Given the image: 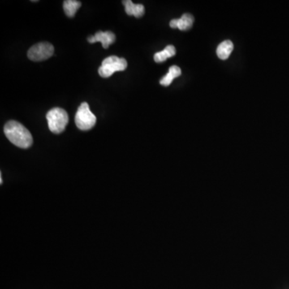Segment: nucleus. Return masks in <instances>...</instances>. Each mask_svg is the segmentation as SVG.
<instances>
[{"instance_id": "nucleus-1", "label": "nucleus", "mask_w": 289, "mask_h": 289, "mask_svg": "<svg viewBox=\"0 0 289 289\" xmlns=\"http://www.w3.org/2000/svg\"><path fill=\"white\" fill-rule=\"evenodd\" d=\"M4 134L12 144L22 149L29 148L33 143L29 130L16 121H10L5 125Z\"/></svg>"}, {"instance_id": "nucleus-2", "label": "nucleus", "mask_w": 289, "mask_h": 289, "mask_svg": "<svg viewBox=\"0 0 289 289\" xmlns=\"http://www.w3.org/2000/svg\"><path fill=\"white\" fill-rule=\"evenodd\" d=\"M48 128L53 134H61L69 123L67 112L61 108H54L48 111L46 115Z\"/></svg>"}, {"instance_id": "nucleus-3", "label": "nucleus", "mask_w": 289, "mask_h": 289, "mask_svg": "<svg viewBox=\"0 0 289 289\" xmlns=\"http://www.w3.org/2000/svg\"><path fill=\"white\" fill-rule=\"evenodd\" d=\"M75 122L77 128L83 131H87L94 127L96 122V116L91 112L88 103L83 102L78 108Z\"/></svg>"}, {"instance_id": "nucleus-4", "label": "nucleus", "mask_w": 289, "mask_h": 289, "mask_svg": "<svg viewBox=\"0 0 289 289\" xmlns=\"http://www.w3.org/2000/svg\"><path fill=\"white\" fill-rule=\"evenodd\" d=\"M127 68V61L124 58L111 56L103 61L101 67L99 68V75L101 77L108 78L116 72L124 71Z\"/></svg>"}, {"instance_id": "nucleus-5", "label": "nucleus", "mask_w": 289, "mask_h": 289, "mask_svg": "<svg viewBox=\"0 0 289 289\" xmlns=\"http://www.w3.org/2000/svg\"><path fill=\"white\" fill-rule=\"evenodd\" d=\"M54 53V47L48 42L35 44L27 52V57L32 61H43L50 58Z\"/></svg>"}, {"instance_id": "nucleus-6", "label": "nucleus", "mask_w": 289, "mask_h": 289, "mask_svg": "<svg viewBox=\"0 0 289 289\" xmlns=\"http://www.w3.org/2000/svg\"><path fill=\"white\" fill-rule=\"evenodd\" d=\"M115 40V35L110 31H107V32H105L100 31V32H96L94 36H89L88 38V41L90 44L101 42L103 48H105V49H107L109 45L113 44Z\"/></svg>"}, {"instance_id": "nucleus-7", "label": "nucleus", "mask_w": 289, "mask_h": 289, "mask_svg": "<svg viewBox=\"0 0 289 289\" xmlns=\"http://www.w3.org/2000/svg\"><path fill=\"white\" fill-rule=\"evenodd\" d=\"M122 3L125 6L127 15L140 18L144 14V6L143 4H134L130 0H125Z\"/></svg>"}, {"instance_id": "nucleus-8", "label": "nucleus", "mask_w": 289, "mask_h": 289, "mask_svg": "<svg viewBox=\"0 0 289 289\" xmlns=\"http://www.w3.org/2000/svg\"><path fill=\"white\" fill-rule=\"evenodd\" d=\"M234 45L230 40H226L218 45L217 48V55L221 60H226L230 57V53L233 51Z\"/></svg>"}, {"instance_id": "nucleus-9", "label": "nucleus", "mask_w": 289, "mask_h": 289, "mask_svg": "<svg viewBox=\"0 0 289 289\" xmlns=\"http://www.w3.org/2000/svg\"><path fill=\"white\" fill-rule=\"evenodd\" d=\"M175 54H176L175 48L173 45H169L163 51H161V52L157 53L154 55V61L157 63H161V62L166 61L168 58L174 57Z\"/></svg>"}, {"instance_id": "nucleus-10", "label": "nucleus", "mask_w": 289, "mask_h": 289, "mask_svg": "<svg viewBox=\"0 0 289 289\" xmlns=\"http://www.w3.org/2000/svg\"><path fill=\"white\" fill-rule=\"evenodd\" d=\"M81 6V2L75 0H66L64 2V10L69 17H74L78 9Z\"/></svg>"}, {"instance_id": "nucleus-11", "label": "nucleus", "mask_w": 289, "mask_h": 289, "mask_svg": "<svg viewBox=\"0 0 289 289\" xmlns=\"http://www.w3.org/2000/svg\"><path fill=\"white\" fill-rule=\"evenodd\" d=\"M194 17L190 14L182 15L180 19H178V28L181 31H186L192 27Z\"/></svg>"}, {"instance_id": "nucleus-12", "label": "nucleus", "mask_w": 289, "mask_h": 289, "mask_svg": "<svg viewBox=\"0 0 289 289\" xmlns=\"http://www.w3.org/2000/svg\"><path fill=\"white\" fill-rule=\"evenodd\" d=\"M174 75H172L170 72H168L165 76H164L161 80H160V84L163 86H169L171 84L172 81L174 80Z\"/></svg>"}, {"instance_id": "nucleus-13", "label": "nucleus", "mask_w": 289, "mask_h": 289, "mask_svg": "<svg viewBox=\"0 0 289 289\" xmlns=\"http://www.w3.org/2000/svg\"><path fill=\"white\" fill-rule=\"evenodd\" d=\"M169 72L174 75V78L180 76L181 73H182L180 68L178 67V66H171V67L170 68V70H169Z\"/></svg>"}, {"instance_id": "nucleus-14", "label": "nucleus", "mask_w": 289, "mask_h": 289, "mask_svg": "<svg viewBox=\"0 0 289 289\" xmlns=\"http://www.w3.org/2000/svg\"><path fill=\"white\" fill-rule=\"evenodd\" d=\"M170 26L172 28H178V19H172L170 22Z\"/></svg>"}]
</instances>
